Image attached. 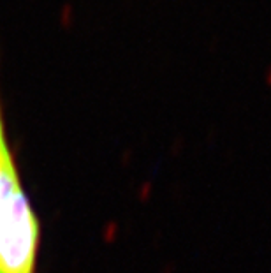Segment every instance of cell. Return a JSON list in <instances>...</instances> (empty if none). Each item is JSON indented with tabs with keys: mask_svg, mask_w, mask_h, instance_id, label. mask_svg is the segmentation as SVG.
<instances>
[{
	"mask_svg": "<svg viewBox=\"0 0 271 273\" xmlns=\"http://www.w3.org/2000/svg\"><path fill=\"white\" fill-rule=\"evenodd\" d=\"M20 190L21 183L20 178H18L16 166H14L13 153L9 150L4 118H2V111H0V226L4 222L9 205Z\"/></svg>",
	"mask_w": 271,
	"mask_h": 273,
	"instance_id": "cell-1",
	"label": "cell"
}]
</instances>
